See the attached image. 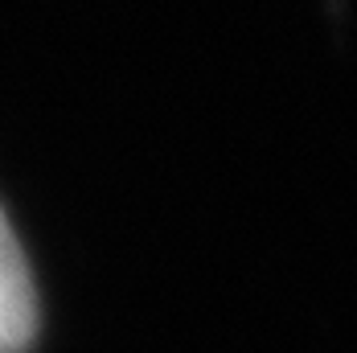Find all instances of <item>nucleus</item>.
<instances>
[{
	"label": "nucleus",
	"instance_id": "nucleus-1",
	"mask_svg": "<svg viewBox=\"0 0 357 353\" xmlns=\"http://www.w3.org/2000/svg\"><path fill=\"white\" fill-rule=\"evenodd\" d=\"M37 337V287L8 218L0 210V353H29Z\"/></svg>",
	"mask_w": 357,
	"mask_h": 353
}]
</instances>
